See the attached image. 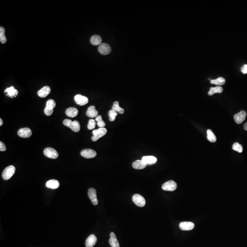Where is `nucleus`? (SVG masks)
<instances>
[{
    "mask_svg": "<svg viewBox=\"0 0 247 247\" xmlns=\"http://www.w3.org/2000/svg\"><path fill=\"white\" fill-rule=\"evenodd\" d=\"M147 166V164L142 160H138L132 163V167L136 169H143Z\"/></svg>",
    "mask_w": 247,
    "mask_h": 247,
    "instance_id": "nucleus-19",
    "label": "nucleus"
},
{
    "mask_svg": "<svg viewBox=\"0 0 247 247\" xmlns=\"http://www.w3.org/2000/svg\"><path fill=\"white\" fill-rule=\"evenodd\" d=\"M247 114L245 111L242 110L238 114H236L234 116V119L236 123L238 124H240L245 120Z\"/></svg>",
    "mask_w": 247,
    "mask_h": 247,
    "instance_id": "nucleus-12",
    "label": "nucleus"
},
{
    "mask_svg": "<svg viewBox=\"0 0 247 247\" xmlns=\"http://www.w3.org/2000/svg\"><path fill=\"white\" fill-rule=\"evenodd\" d=\"M97 241V238L94 234L90 235L86 241L85 245L86 247H93L95 246Z\"/></svg>",
    "mask_w": 247,
    "mask_h": 247,
    "instance_id": "nucleus-15",
    "label": "nucleus"
},
{
    "mask_svg": "<svg viewBox=\"0 0 247 247\" xmlns=\"http://www.w3.org/2000/svg\"><path fill=\"white\" fill-rule=\"evenodd\" d=\"M18 134L21 137L27 138L30 137L32 136V132L31 130L28 128H23L18 130Z\"/></svg>",
    "mask_w": 247,
    "mask_h": 247,
    "instance_id": "nucleus-13",
    "label": "nucleus"
},
{
    "mask_svg": "<svg viewBox=\"0 0 247 247\" xmlns=\"http://www.w3.org/2000/svg\"><path fill=\"white\" fill-rule=\"evenodd\" d=\"M81 156L86 159H93L97 155V153L95 151L91 149H85L81 151Z\"/></svg>",
    "mask_w": 247,
    "mask_h": 247,
    "instance_id": "nucleus-8",
    "label": "nucleus"
},
{
    "mask_svg": "<svg viewBox=\"0 0 247 247\" xmlns=\"http://www.w3.org/2000/svg\"><path fill=\"white\" fill-rule=\"evenodd\" d=\"M102 41V40L101 37L98 35H93L90 39L91 44L94 46L98 45H99L101 44Z\"/></svg>",
    "mask_w": 247,
    "mask_h": 247,
    "instance_id": "nucleus-24",
    "label": "nucleus"
},
{
    "mask_svg": "<svg viewBox=\"0 0 247 247\" xmlns=\"http://www.w3.org/2000/svg\"><path fill=\"white\" fill-rule=\"evenodd\" d=\"M162 189L164 190L173 191L177 188V184L173 180H169L163 184Z\"/></svg>",
    "mask_w": 247,
    "mask_h": 247,
    "instance_id": "nucleus-6",
    "label": "nucleus"
},
{
    "mask_svg": "<svg viewBox=\"0 0 247 247\" xmlns=\"http://www.w3.org/2000/svg\"><path fill=\"white\" fill-rule=\"evenodd\" d=\"M95 126H96V122H95V120L93 119H90L89 120L88 123V128L89 130H92L95 128Z\"/></svg>",
    "mask_w": 247,
    "mask_h": 247,
    "instance_id": "nucleus-33",
    "label": "nucleus"
},
{
    "mask_svg": "<svg viewBox=\"0 0 247 247\" xmlns=\"http://www.w3.org/2000/svg\"><path fill=\"white\" fill-rule=\"evenodd\" d=\"M98 50L101 54L107 55L110 53L111 49L108 44L101 43L98 46Z\"/></svg>",
    "mask_w": 247,
    "mask_h": 247,
    "instance_id": "nucleus-10",
    "label": "nucleus"
},
{
    "mask_svg": "<svg viewBox=\"0 0 247 247\" xmlns=\"http://www.w3.org/2000/svg\"><path fill=\"white\" fill-rule=\"evenodd\" d=\"M0 41L2 44H5L7 41L5 36V29L2 27H0Z\"/></svg>",
    "mask_w": 247,
    "mask_h": 247,
    "instance_id": "nucleus-28",
    "label": "nucleus"
},
{
    "mask_svg": "<svg viewBox=\"0 0 247 247\" xmlns=\"http://www.w3.org/2000/svg\"><path fill=\"white\" fill-rule=\"evenodd\" d=\"M56 106L55 101L53 99H50L46 103V108L44 110V113L47 116H50L54 112V108Z\"/></svg>",
    "mask_w": 247,
    "mask_h": 247,
    "instance_id": "nucleus-4",
    "label": "nucleus"
},
{
    "mask_svg": "<svg viewBox=\"0 0 247 247\" xmlns=\"http://www.w3.org/2000/svg\"><path fill=\"white\" fill-rule=\"evenodd\" d=\"M233 150L234 151H237L239 153H241L243 151V146L238 143V142H235L233 144V147H232Z\"/></svg>",
    "mask_w": 247,
    "mask_h": 247,
    "instance_id": "nucleus-31",
    "label": "nucleus"
},
{
    "mask_svg": "<svg viewBox=\"0 0 247 247\" xmlns=\"http://www.w3.org/2000/svg\"><path fill=\"white\" fill-rule=\"evenodd\" d=\"M107 132V130L105 128H99L97 130H93V137H92V141L96 142L100 138L105 136Z\"/></svg>",
    "mask_w": 247,
    "mask_h": 247,
    "instance_id": "nucleus-2",
    "label": "nucleus"
},
{
    "mask_svg": "<svg viewBox=\"0 0 247 247\" xmlns=\"http://www.w3.org/2000/svg\"><path fill=\"white\" fill-rule=\"evenodd\" d=\"M179 226L182 230L190 231L194 229L195 224L192 222H180L179 224Z\"/></svg>",
    "mask_w": 247,
    "mask_h": 247,
    "instance_id": "nucleus-14",
    "label": "nucleus"
},
{
    "mask_svg": "<svg viewBox=\"0 0 247 247\" xmlns=\"http://www.w3.org/2000/svg\"><path fill=\"white\" fill-rule=\"evenodd\" d=\"M117 115L118 114L117 112L114 110H110V111L108 112V116L110 117V121L112 122L115 121Z\"/></svg>",
    "mask_w": 247,
    "mask_h": 247,
    "instance_id": "nucleus-32",
    "label": "nucleus"
},
{
    "mask_svg": "<svg viewBox=\"0 0 247 247\" xmlns=\"http://www.w3.org/2000/svg\"><path fill=\"white\" fill-rule=\"evenodd\" d=\"M50 91L51 90L50 87L49 86H45L38 91V96L42 98H45L50 93Z\"/></svg>",
    "mask_w": 247,
    "mask_h": 247,
    "instance_id": "nucleus-16",
    "label": "nucleus"
},
{
    "mask_svg": "<svg viewBox=\"0 0 247 247\" xmlns=\"http://www.w3.org/2000/svg\"><path fill=\"white\" fill-rule=\"evenodd\" d=\"M86 115L88 117L90 118H94L97 117L98 115V112L96 110V108L94 106H91L88 108Z\"/></svg>",
    "mask_w": 247,
    "mask_h": 247,
    "instance_id": "nucleus-22",
    "label": "nucleus"
},
{
    "mask_svg": "<svg viewBox=\"0 0 247 247\" xmlns=\"http://www.w3.org/2000/svg\"><path fill=\"white\" fill-rule=\"evenodd\" d=\"M95 120L97 121V125L100 128H104V126H105V123L103 120L101 116H97L95 119Z\"/></svg>",
    "mask_w": 247,
    "mask_h": 247,
    "instance_id": "nucleus-30",
    "label": "nucleus"
},
{
    "mask_svg": "<svg viewBox=\"0 0 247 247\" xmlns=\"http://www.w3.org/2000/svg\"><path fill=\"white\" fill-rule=\"evenodd\" d=\"M142 160L147 165H152L157 162V159L153 156H144L142 158Z\"/></svg>",
    "mask_w": 247,
    "mask_h": 247,
    "instance_id": "nucleus-17",
    "label": "nucleus"
},
{
    "mask_svg": "<svg viewBox=\"0 0 247 247\" xmlns=\"http://www.w3.org/2000/svg\"><path fill=\"white\" fill-rule=\"evenodd\" d=\"M207 139L209 142H216L217 137L211 130L209 129L207 130Z\"/></svg>",
    "mask_w": 247,
    "mask_h": 247,
    "instance_id": "nucleus-27",
    "label": "nucleus"
},
{
    "mask_svg": "<svg viewBox=\"0 0 247 247\" xmlns=\"http://www.w3.org/2000/svg\"><path fill=\"white\" fill-rule=\"evenodd\" d=\"M44 154L48 158L56 159L58 157V153L55 149L51 147H47L44 150Z\"/></svg>",
    "mask_w": 247,
    "mask_h": 247,
    "instance_id": "nucleus-7",
    "label": "nucleus"
},
{
    "mask_svg": "<svg viewBox=\"0 0 247 247\" xmlns=\"http://www.w3.org/2000/svg\"><path fill=\"white\" fill-rule=\"evenodd\" d=\"M78 111L75 108L70 107L67 108L66 110V114L67 116L71 118L76 117L78 115Z\"/></svg>",
    "mask_w": 247,
    "mask_h": 247,
    "instance_id": "nucleus-23",
    "label": "nucleus"
},
{
    "mask_svg": "<svg viewBox=\"0 0 247 247\" xmlns=\"http://www.w3.org/2000/svg\"><path fill=\"white\" fill-rule=\"evenodd\" d=\"M222 92H223V88H222V87H220V86H217L215 88H213V87L211 88L208 94L209 96H212L216 93H221Z\"/></svg>",
    "mask_w": 247,
    "mask_h": 247,
    "instance_id": "nucleus-25",
    "label": "nucleus"
},
{
    "mask_svg": "<svg viewBox=\"0 0 247 247\" xmlns=\"http://www.w3.org/2000/svg\"><path fill=\"white\" fill-rule=\"evenodd\" d=\"M16 171V168L13 165L6 167L2 173V176L3 179L5 180H8L11 178L14 174Z\"/></svg>",
    "mask_w": 247,
    "mask_h": 247,
    "instance_id": "nucleus-3",
    "label": "nucleus"
},
{
    "mask_svg": "<svg viewBox=\"0 0 247 247\" xmlns=\"http://www.w3.org/2000/svg\"><path fill=\"white\" fill-rule=\"evenodd\" d=\"M241 71L243 74H247V65H244L241 68Z\"/></svg>",
    "mask_w": 247,
    "mask_h": 247,
    "instance_id": "nucleus-35",
    "label": "nucleus"
},
{
    "mask_svg": "<svg viewBox=\"0 0 247 247\" xmlns=\"http://www.w3.org/2000/svg\"><path fill=\"white\" fill-rule=\"evenodd\" d=\"M226 80L224 78L220 77L215 80H211V84H215L217 86H222L225 84Z\"/></svg>",
    "mask_w": 247,
    "mask_h": 247,
    "instance_id": "nucleus-26",
    "label": "nucleus"
},
{
    "mask_svg": "<svg viewBox=\"0 0 247 247\" xmlns=\"http://www.w3.org/2000/svg\"><path fill=\"white\" fill-rule=\"evenodd\" d=\"M6 150V147L4 143L2 142H0V151H5Z\"/></svg>",
    "mask_w": 247,
    "mask_h": 247,
    "instance_id": "nucleus-34",
    "label": "nucleus"
},
{
    "mask_svg": "<svg viewBox=\"0 0 247 247\" xmlns=\"http://www.w3.org/2000/svg\"><path fill=\"white\" fill-rule=\"evenodd\" d=\"M132 200L138 207H143L146 204L145 198L139 194H135L132 196Z\"/></svg>",
    "mask_w": 247,
    "mask_h": 247,
    "instance_id": "nucleus-5",
    "label": "nucleus"
},
{
    "mask_svg": "<svg viewBox=\"0 0 247 247\" xmlns=\"http://www.w3.org/2000/svg\"><path fill=\"white\" fill-rule=\"evenodd\" d=\"M74 100L76 104L81 106H84L88 103V99L87 97L77 94L74 97Z\"/></svg>",
    "mask_w": 247,
    "mask_h": 247,
    "instance_id": "nucleus-11",
    "label": "nucleus"
},
{
    "mask_svg": "<svg viewBox=\"0 0 247 247\" xmlns=\"http://www.w3.org/2000/svg\"><path fill=\"white\" fill-rule=\"evenodd\" d=\"M4 92L6 93V96L11 97L12 98L17 97L18 93V90L15 89L13 86L7 88L5 90Z\"/></svg>",
    "mask_w": 247,
    "mask_h": 247,
    "instance_id": "nucleus-20",
    "label": "nucleus"
},
{
    "mask_svg": "<svg viewBox=\"0 0 247 247\" xmlns=\"http://www.w3.org/2000/svg\"><path fill=\"white\" fill-rule=\"evenodd\" d=\"M112 108V110H114L116 112H118L120 114H123L124 113V110L119 106V103L118 101H115L114 103Z\"/></svg>",
    "mask_w": 247,
    "mask_h": 247,
    "instance_id": "nucleus-29",
    "label": "nucleus"
},
{
    "mask_svg": "<svg viewBox=\"0 0 247 247\" xmlns=\"http://www.w3.org/2000/svg\"><path fill=\"white\" fill-rule=\"evenodd\" d=\"M88 195L90 199L91 200L93 205H96L98 204V200L97 198V192L94 188H90L88 191Z\"/></svg>",
    "mask_w": 247,
    "mask_h": 247,
    "instance_id": "nucleus-9",
    "label": "nucleus"
},
{
    "mask_svg": "<svg viewBox=\"0 0 247 247\" xmlns=\"http://www.w3.org/2000/svg\"><path fill=\"white\" fill-rule=\"evenodd\" d=\"M63 124L65 126L70 128L75 132H79L80 130V125L77 121H72L69 119H66L63 121Z\"/></svg>",
    "mask_w": 247,
    "mask_h": 247,
    "instance_id": "nucleus-1",
    "label": "nucleus"
},
{
    "mask_svg": "<svg viewBox=\"0 0 247 247\" xmlns=\"http://www.w3.org/2000/svg\"><path fill=\"white\" fill-rule=\"evenodd\" d=\"M46 186L47 188L54 190L59 188V183L57 180L51 179L46 182Z\"/></svg>",
    "mask_w": 247,
    "mask_h": 247,
    "instance_id": "nucleus-21",
    "label": "nucleus"
},
{
    "mask_svg": "<svg viewBox=\"0 0 247 247\" xmlns=\"http://www.w3.org/2000/svg\"><path fill=\"white\" fill-rule=\"evenodd\" d=\"M243 129H244L245 130L247 131V123H245V124H244V125H243Z\"/></svg>",
    "mask_w": 247,
    "mask_h": 247,
    "instance_id": "nucleus-36",
    "label": "nucleus"
},
{
    "mask_svg": "<svg viewBox=\"0 0 247 247\" xmlns=\"http://www.w3.org/2000/svg\"><path fill=\"white\" fill-rule=\"evenodd\" d=\"M3 120H2V119L1 118V119H0V126H1V125H3Z\"/></svg>",
    "mask_w": 247,
    "mask_h": 247,
    "instance_id": "nucleus-37",
    "label": "nucleus"
},
{
    "mask_svg": "<svg viewBox=\"0 0 247 247\" xmlns=\"http://www.w3.org/2000/svg\"><path fill=\"white\" fill-rule=\"evenodd\" d=\"M110 240L109 243L111 247H120L118 239L116 237L115 233L112 232L110 234Z\"/></svg>",
    "mask_w": 247,
    "mask_h": 247,
    "instance_id": "nucleus-18",
    "label": "nucleus"
}]
</instances>
